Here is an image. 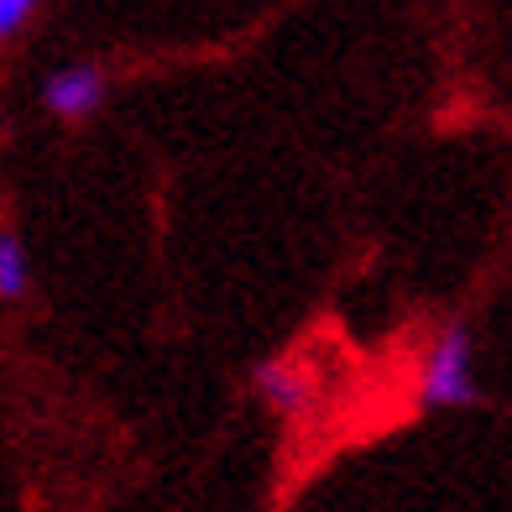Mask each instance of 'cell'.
Here are the masks:
<instances>
[{"mask_svg":"<svg viewBox=\"0 0 512 512\" xmlns=\"http://www.w3.org/2000/svg\"><path fill=\"white\" fill-rule=\"evenodd\" d=\"M42 0H0V42H16L27 32V21L37 16Z\"/></svg>","mask_w":512,"mask_h":512,"instance_id":"5b68a950","label":"cell"},{"mask_svg":"<svg viewBox=\"0 0 512 512\" xmlns=\"http://www.w3.org/2000/svg\"><path fill=\"white\" fill-rule=\"evenodd\" d=\"M105 100H110V74L89 58H68V63L48 68L42 84H37V105L63 126L95 121V115L105 110Z\"/></svg>","mask_w":512,"mask_h":512,"instance_id":"7a4b0ae2","label":"cell"},{"mask_svg":"<svg viewBox=\"0 0 512 512\" xmlns=\"http://www.w3.org/2000/svg\"><path fill=\"white\" fill-rule=\"evenodd\" d=\"M481 398L476 382V340L465 319H445L439 330L424 340L413 366V408L418 413H439V408H471Z\"/></svg>","mask_w":512,"mask_h":512,"instance_id":"6da1fadb","label":"cell"},{"mask_svg":"<svg viewBox=\"0 0 512 512\" xmlns=\"http://www.w3.org/2000/svg\"><path fill=\"white\" fill-rule=\"evenodd\" d=\"M27 293H32V256L21 230L6 225L0 230V304H21Z\"/></svg>","mask_w":512,"mask_h":512,"instance_id":"277c9868","label":"cell"},{"mask_svg":"<svg viewBox=\"0 0 512 512\" xmlns=\"http://www.w3.org/2000/svg\"><path fill=\"white\" fill-rule=\"evenodd\" d=\"M251 392L262 398L277 418L298 424L314 403H319V371L298 356H267L251 366Z\"/></svg>","mask_w":512,"mask_h":512,"instance_id":"3957f363","label":"cell"}]
</instances>
